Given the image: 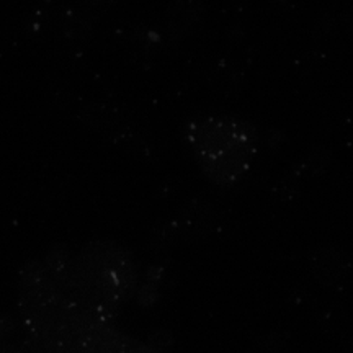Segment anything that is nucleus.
<instances>
[{"mask_svg": "<svg viewBox=\"0 0 353 353\" xmlns=\"http://www.w3.org/2000/svg\"><path fill=\"white\" fill-rule=\"evenodd\" d=\"M195 145L205 169L221 182L239 179L252 159L254 148L239 128L218 123L196 130Z\"/></svg>", "mask_w": 353, "mask_h": 353, "instance_id": "nucleus-1", "label": "nucleus"}]
</instances>
